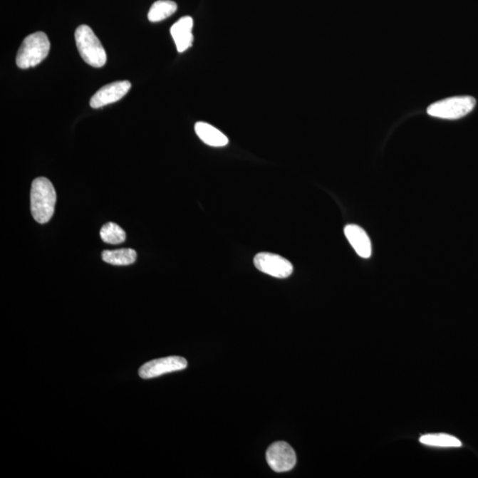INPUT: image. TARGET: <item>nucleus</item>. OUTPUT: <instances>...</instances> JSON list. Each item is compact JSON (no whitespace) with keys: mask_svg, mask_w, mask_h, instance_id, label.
I'll use <instances>...</instances> for the list:
<instances>
[{"mask_svg":"<svg viewBox=\"0 0 478 478\" xmlns=\"http://www.w3.org/2000/svg\"><path fill=\"white\" fill-rule=\"evenodd\" d=\"M56 197V189L47 178L38 177L33 181L31 192V214L38 224H46L53 217Z\"/></svg>","mask_w":478,"mask_h":478,"instance_id":"1","label":"nucleus"},{"mask_svg":"<svg viewBox=\"0 0 478 478\" xmlns=\"http://www.w3.org/2000/svg\"><path fill=\"white\" fill-rule=\"evenodd\" d=\"M50 41L46 33L38 31L25 38L18 51L16 64L23 69L36 67L48 56Z\"/></svg>","mask_w":478,"mask_h":478,"instance_id":"2","label":"nucleus"},{"mask_svg":"<svg viewBox=\"0 0 478 478\" xmlns=\"http://www.w3.org/2000/svg\"><path fill=\"white\" fill-rule=\"evenodd\" d=\"M75 38L83 60L91 67H103L107 62V53L100 39L88 25H81L76 28Z\"/></svg>","mask_w":478,"mask_h":478,"instance_id":"3","label":"nucleus"},{"mask_svg":"<svg viewBox=\"0 0 478 478\" xmlns=\"http://www.w3.org/2000/svg\"><path fill=\"white\" fill-rule=\"evenodd\" d=\"M475 107L476 100L472 97H452L430 105L427 114L436 118L456 120L469 114Z\"/></svg>","mask_w":478,"mask_h":478,"instance_id":"4","label":"nucleus"},{"mask_svg":"<svg viewBox=\"0 0 478 478\" xmlns=\"http://www.w3.org/2000/svg\"><path fill=\"white\" fill-rule=\"evenodd\" d=\"M266 459L270 468L277 473L290 472L297 462L295 451L286 442L271 445L266 452Z\"/></svg>","mask_w":478,"mask_h":478,"instance_id":"5","label":"nucleus"},{"mask_svg":"<svg viewBox=\"0 0 478 478\" xmlns=\"http://www.w3.org/2000/svg\"><path fill=\"white\" fill-rule=\"evenodd\" d=\"M254 266L261 272L276 279H287L293 272V266L286 259L275 254L260 253L254 257Z\"/></svg>","mask_w":478,"mask_h":478,"instance_id":"6","label":"nucleus"},{"mask_svg":"<svg viewBox=\"0 0 478 478\" xmlns=\"http://www.w3.org/2000/svg\"><path fill=\"white\" fill-rule=\"evenodd\" d=\"M187 366V360L182 357L170 356L149 361L140 368L138 374L141 378L151 379L172 372L184 370Z\"/></svg>","mask_w":478,"mask_h":478,"instance_id":"7","label":"nucleus"},{"mask_svg":"<svg viewBox=\"0 0 478 478\" xmlns=\"http://www.w3.org/2000/svg\"><path fill=\"white\" fill-rule=\"evenodd\" d=\"M131 83L129 81H118L102 87L90 98V105L93 108H100L122 100L129 93Z\"/></svg>","mask_w":478,"mask_h":478,"instance_id":"8","label":"nucleus"},{"mask_svg":"<svg viewBox=\"0 0 478 478\" xmlns=\"http://www.w3.org/2000/svg\"><path fill=\"white\" fill-rule=\"evenodd\" d=\"M193 20L192 17L185 16L178 20L170 28L171 36L176 43L178 52L184 53L192 46Z\"/></svg>","mask_w":478,"mask_h":478,"instance_id":"9","label":"nucleus"},{"mask_svg":"<svg viewBox=\"0 0 478 478\" xmlns=\"http://www.w3.org/2000/svg\"><path fill=\"white\" fill-rule=\"evenodd\" d=\"M345 235L359 256L364 259L371 256L370 239L363 228L353 224L348 225L345 228Z\"/></svg>","mask_w":478,"mask_h":478,"instance_id":"10","label":"nucleus"},{"mask_svg":"<svg viewBox=\"0 0 478 478\" xmlns=\"http://www.w3.org/2000/svg\"><path fill=\"white\" fill-rule=\"evenodd\" d=\"M195 131L204 143L213 147H222L229 143L228 137L210 124L199 122L195 124Z\"/></svg>","mask_w":478,"mask_h":478,"instance_id":"11","label":"nucleus"},{"mask_svg":"<svg viewBox=\"0 0 478 478\" xmlns=\"http://www.w3.org/2000/svg\"><path fill=\"white\" fill-rule=\"evenodd\" d=\"M177 9V3L171 0H159L152 4L148 13V20L152 23H158L173 16Z\"/></svg>","mask_w":478,"mask_h":478,"instance_id":"12","label":"nucleus"},{"mask_svg":"<svg viewBox=\"0 0 478 478\" xmlns=\"http://www.w3.org/2000/svg\"><path fill=\"white\" fill-rule=\"evenodd\" d=\"M420 442L426 446L442 448H458L462 445L457 437L444 433L427 434L420 437Z\"/></svg>","mask_w":478,"mask_h":478,"instance_id":"13","label":"nucleus"},{"mask_svg":"<svg viewBox=\"0 0 478 478\" xmlns=\"http://www.w3.org/2000/svg\"><path fill=\"white\" fill-rule=\"evenodd\" d=\"M103 261L107 264L116 266H127L134 264L137 260L136 251L133 249H119L105 251L102 254Z\"/></svg>","mask_w":478,"mask_h":478,"instance_id":"14","label":"nucleus"},{"mask_svg":"<svg viewBox=\"0 0 478 478\" xmlns=\"http://www.w3.org/2000/svg\"><path fill=\"white\" fill-rule=\"evenodd\" d=\"M100 237L105 243L111 244H122L126 239L125 232L119 225L113 222H109L102 227Z\"/></svg>","mask_w":478,"mask_h":478,"instance_id":"15","label":"nucleus"}]
</instances>
